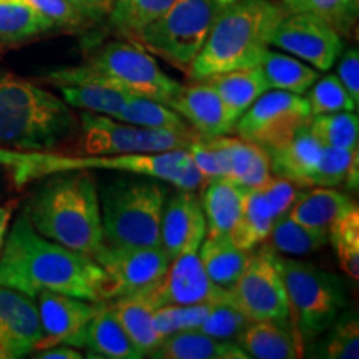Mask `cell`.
Wrapping results in <instances>:
<instances>
[{
  "label": "cell",
  "mask_w": 359,
  "mask_h": 359,
  "mask_svg": "<svg viewBox=\"0 0 359 359\" xmlns=\"http://www.w3.org/2000/svg\"><path fill=\"white\" fill-rule=\"evenodd\" d=\"M299 183L291 182L288 178H283V177H269L264 185L259 187V190L263 191L264 198L268 200L269 206H271L273 215H275V219L281 215L288 213L290 208L293 206L294 200L298 198L299 193Z\"/></svg>",
  "instance_id": "ee69618b"
},
{
  "label": "cell",
  "mask_w": 359,
  "mask_h": 359,
  "mask_svg": "<svg viewBox=\"0 0 359 359\" xmlns=\"http://www.w3.org/2000/svg\"><path fill=\"white\" fill-rule=\"evenodd\" d=\"M0 359H11V358H8V353L6 351V349H4L2 344H0Z\"/></svg>",
  "instance_id": "816d5d0a"
},
{
  "label": "cell",
  "mask_w": 359,
  "mask_h": 359,
  "mask_svg": "<svg viewBox=\"0 0 359 359\" xmlns=\"http://www.w3.org/2000/svg\"><path fill=\"white\" fill-rule=\"evenodd\" d=\"M173 0H115L109 13L110 24L118 34L137 42L148 25L154 24Z\"/></svg>",
  "instance_id": "836d02e7"
},
{
  "label": "cell",
  "mask_w": 359,
  "mask_h": 359,
  "mask_svg": "<svg viewBox=\"0 0 359 359\" xmlns=\"http://www.w3.org/2000/svg\"><path fill=\"white\" fill-rule=\"evenodd\" d=\"M327 241L333 245L341 269L351 276L353 280L359 278V210L356 205L341 215L331 224L327 231Z\"/></svg>",
  "instance_id": "f35d334b"
},
{
  "label": "cell",
  "mask_w": 359,
  "mask_h": 359,
  "mask_svg": "<svg viewBox=\"0 0 359 359\" xmlns=\"http://www.w3.org/2000/svg\"><path fill=\"white\" fill-rule=\"evenodd\" d=\"M133 296H140L154 309L168 304L190 306L201 303L230 302L228 290L219 288L206 275L198 251H188L175 257L156 285Z\"/></svg>",
  "instance_id": "9a60e30c"
},
{
  "label": "cell",
  "mask_w": 359,
  "mask_h": 359,
  "mask_svg": "<svg viewBox=\"0 0 359 359\" xmlns=\"http://www.w3.org/2000/svg\"><path fill=\"white\" fill-rule=\"evenodd\" d=\"M258 67L268 88L273 90H285L302 95L318 80V72L313 67L303 64L299 58L271 52L269 48L264 52Z\"/></svg>",
  "instance_id": "1f68e13d"
},
{
  "label": "cell",
  "mask_w": 359,
  "mask_h": 359,
  "mask_svg": "<svg viewBox=\"0 0 359 359\" xmlns=\"http://www.w3.org/2000/svg\"><path fill=\"white\" fill-rule=\"evenodd\" d=\"M233 0H173L137 43L182 70L190 69L218 17Z\"/></svg>",
  "instance_id": "ba28073f"
},
{
  "label": "cell",
  "mask_w": 359,
  "mask_h": 359,
  "mask_svg": "<svg viewBox=\"0 0 359 359\" xmlns=\"http://www.w3.org/2000/svg\"><path fill=\"white\" fill-rule=\"evenodd\" d=\"M245 188L226 178L208 180L203 183L201 208L206 219V236L228 235L241 213Z\"/></svg>",
  "instance_id": "d4e9b609"
},
{
  "label": "cell",
  "mask_w": 359,
  "mask_h": 359,
  "mask_svg": "<svg viewBox=\"0 0 359 359\" xmlns=\"http://www.w3.org/2000/svg\"><path fill=\"white\" fill-rule=\"evenodd\" d=\"M268 238L273 250L285 255H293V257L313 253L327 243L326 235H321V233H316L303 226V224L296 223L288 213L275 219Z\"/></svg>",
  "instance_id": "74e56055"
},
{
  "label": "cell",
  "mask_w": 359,
  "mask_h": 359,
  "mask_svg": "<svg viewBox=\"0 0 359 359\" xmlns=\"http://www.w3.org/2000/svg\"><path fill=\"white\" fill-rule=\"evenodd\" d=\"M205 82L212 85L222 98L224 110L233 123H236V120L269 90L258 65L212 75L205 79Z\"/></svg>",
  "instance_id": "cb8c5ba5"
},
{
  "label": "cell",
  "mask_w": 359,
  "mask_h": 359,
  "mask_svg": "<svg viewBox=\"0 0 359 359\" xmlns=\"http://www.w3.org/2000/svg\"><path fill=\"white\" fill-rule=\"evenodd\" d=\"M155 359H246V353L233 341H222L198 327L168 334L150 354Z\"/></svg>",
  "instance_id": "7402d4cb"
},
{
  "label": "cell",
  "mask_w": 359,
  "mask_h": 359,
  "mask_svg": "<svg viewBox=\"0 0 359 359\" xmlns=\"http://www.w3.org/2000/svg\"><path fill=\"white\" fill-rule=\"evenodd\" d=\"M42 331L37 304L20 291L0 286V344L8 358H24L37 346Z\"/></svg>",
  "instance_id": "ac0fdd59"
},
{
  "label": "cell",
  "mask_w": 359,
  "mask_h": 359,
  "mask_svg": "<svg viewBox=\"0 0 359 359\" xmlns=\"http://www.w3.org/2000/svg\"><path fill=\"white\" fill-rule=\"evenodd\" d=\"M167 105L203 138L228 135L235 130L222 98L205 80H196L188 87L182 85Z\"/></svg>",
  "instance_id": "d6986e66"
},
{
  "label": "cell",
  "mask_w": 359,
  "mask_h": 359,
  "mask_svg": "<svg viewBox=\"0 0 359 359\" xmlns=\"http://www.w3.org/2000/svg\"><path fill=\"white\" fill-rule=\"evenodd\" d=\"M311 87L306 97L311 116L336 114V111H353L358 109L348 90L336 75H326L321 80H316Z\"/></svg>",
  "instance_id": "60d3db41"
},
{
  "label": "cell",
  "mask_w": 359,
  "mask_h": 359,
  "mask_svg": "<svg viewBox=\"0 0 359 359\" xmlns=\"http://www.w3.org/2000/svg\"><path fill=\"white\" fill-rule=\"evenodd\" d=\"M43 82L62 85L95 83L167 103L182 87L168 77L150 52L137 42H109L82 65L57 69L43 75Z\"/></svg>",
  "instance_id": "8992f818"
},
{
  "label": "cell",
  "mask_w": 359,
  "mask_h": 359,
  "mask_svg": "<svg viewBox=\"0 0 359 359\" xmlns=\"http://www.w3.org/2000/svg\"><path fill=\"white\" fill-rule=\"evenodd\" d=\"M269 45L326 72L338 60L343 40L333 27L314 13L291 12L278 22Z\"/></svg>",
  "instance_id": "5bb4252c"
},
{
  "label": "cell",
  "mask_w": 359,
  "mask_h": 359,
  "mask_svg": "<svg viewBox=\"0 0 359 359\" xmlns=\"http://www.w3.org/2000/svg\"><path fill=\"white\" fill-rule=\"evenodd\" d=\"M321 147L308 125H304L286 143L268 148L269 167L276 177L288 178L299 185H309V178L320 160Z\"/></svg>",
  "instance_id": "44dd1931"
},
{
  "label": "cell",
  "mask_w": 359,
  "mask_h": 359,
  "mask_svg": "<svg viewBox=\"0 0 359 359\" xmlns=\"http://www.w3.org/2000/svg\"><path fill=\"white\" fill-rule=\"evenodd\" d=\"M205 140L218 156L223 178L230 180L245 190L259 188L271 177L268 151L257 143L231 138L226 135L205 138Z\"/></svg>",
  "instance_id": "ffe728a7"
},
{
  "label": "cell",
  "mask_w": 359,
  "mask_h": 359,
  "mask_svg": "<svg viewBox=\"0 0 359 359\" xmlns=\"http://www.w3.org/2000/svg\"><path fill=\"white\" fill-rule=\"evenodd\" d=\"M358 318H341L331 325V333L321 349L323 358L330 359H358L359 358V327Z\"/></svg>",
  "instance_id": "7bdbcfd3"
},
{
  "label": "cell",
  "mask_w": 359,
  "mask_h": 359,
  "mask_svg": "<svg viewBox=\"0 0 359 359\" xmlns=\"http://www.w3.org/2000/svg\"><path fill=\"white\" fill-rule=\"evenodd\" d=\"M110 308L142 356H150L160 346L163 338L156 331L155 309L145 299L140 296H125L116 298Z\"/></svg>",
  "instance_id": "f1b7e54d"
},
{
  "label": "cell",
  "mask_w": 359,
  "mask_h": 359,
  "mask_svg": "<svg viewBox=\"0 0 359 359\" xmlns=\"http://www.w3.org/2000/svg\"><path fill=\"white\" fill-rule=\"evenodd\" d=\"M60 90L62 98L67 105L74 109L92 111V114L115 116L120 109L132 97V93L123 92L103 85L85 83V85H62L57 87Z\"/></svg>",
  "instance_id": "8d00e7d4"
},
{
  "label": "cell",
  "mask_w": 359,
  "mask_h": 359,
  "mask_svg": "<svg viewBox=\"0 0 359 359\" xmlns=\"http://www.w3.org/2000/svg\"><path fill=\"white\" fill-rule=\"evenodd\" d=\"M353 206L354 203L346 193L327 187H318L299 193L288 215L296 223L327 236L331 224Z\"/></svg>",
  "instance_id": "603a6c76"
},
{
  "label": "cell",
  "mask_w": 359,
  "mask_h": 359,
  "mask_svg": "<svg viewBox=\"0 0 359 359\" xmlns=\"http://www.w3.org/2000/svg\"><path fill=\"white\" fill-rule=\"evenodd\" d=\"M358 170V150L321 147L320 160L309 178V185L327 188L348 185L356 190Z\"/></svg>",
  "instance_id": "d590c367"
},
{
  "label": "cell",
  "mask_w": 359,
  "mask_h": 359,
  "mask_svg": "<svg viewBox=\"0 0 359 359\" xmlns=\"http://www.w3.org/2000/svg\"><path fill=\"white\" fill-rule=\"evenodd\" d=\"M250 251L240 250L228 235L206 236L198 248L200 262L215 285L230 290L250 259Z\"/></svg>",
  "instance_id": "83f0119b"
},
{
  "label": "cell",
  "mask_w": 359,
  "mask_h": 359,
  "mask_svg": "<svg viewBox=\"0 0 359 359\" xmlns=\"http://www.w3.org/2000/svg\"><path fill=\"white\" fill-rule=\"evenodd\" d=\"M0 165L11 173L17 187L48 175L75 172V170H109V172L145 175L172 183L180 190L195 191L203 187L205 178L193 163L187 150H170L161 154H57L47 151H20L0 148Z\"/></svg>",
  "instance_id": "3957f363"
},
{
  "label": "cell",
  "mask_w": 359,
  "mask_h": 359,
  "mask_svg": "<svg viewBox=\"0 0 359 359\" xmlns=\"http://www.w3.org/2000/svg\"><path fill=\"white\" fill-rule=\"evenodd\" d=\"M107 273L95 259L40 235L25 213L8 228L0 253V286L35 298L53 291L103 302Z\"/></svg>",
  "instance_id": "6da1fadb"
},
{
  "label": "cell",
  "mask_w": 359,
  "mask_h": 359,
  "mask_svg": "<svg viewBox=\"0 0 359 359\" xmlns=\"http://www.w3.org/2000/svg\"><path fill=\"white\" fill-rule=\"evenodd\" d=\"M228 293L230 302L250 321H290L280 257L271 246H263L257 253L250 255L245 269Z\"/></svg>",
  "instance_id": "8fae6325"
},
{
  "label": "cell",
  "mask_w": 359,
  "mask_h": 359,
  "mask_svg": "<svg viewBox=\"0 0 359 359\" xmlns=\"http://www.w3.org/2000/svg\"><path fill=\"white\" fill-rule=\"evenodd\" d=\"M273 223H275V215L268 200L264 198L259 188H253L245 191L240 218L228 236L240 250L251 251L266 240Z\"/></svg>",
  "instance_id": "4dcf8cb0"
},
{
  "label": "cell",
  "mask_w": 359,
  "mask_h": 359,
  "mask_svg": "<svg viewBox=\"0 0 359 359\" xmlns=\"http://www.w3.org/2000/svg\"><path fill=\"white\" fill-rule=\"evenodd\" d=\"M55 29L24 0H0V53Z\"/></svg>",
  "instance_id": "f546056e"
},
{
  "label": "cell",
  "mask_w": 359,
  "mask_h": 359,
  "mask_svg": "<svg viewBox=\"0 0 359 359\" xmlns=\"http://www.w3.org/2000/svg\"><path fill=\"white\" fill-rule=\"evenodd\" d=\"M95 262L107 273L103 302L142 293L156 285L168 269L172 258L161 246L143 248H103Z\"/></svg>",
  "instance_id": "4fadbf2b"
},
{
  "label": "cell",
  "mask_w": 359,
  "mask_h": 359,
  "mask_svg": "<svg viewBox=\"0 0 359 359\" xmlns=\"http://www.w3.org/2000/svg\"><path fill=\"white\" fill-rule=\"evenodd\" d=\"M82 128V154L123 155L161 154L170 150H188L200 137L195 132H172L132 125L114 116L83 111L79 116Z\"/></svg>",
  "instance_id": "30bf717a"
},
{
  "label": "cell",
  "mask_w": 359,
  "mask_h": 359,
  "mask_svg": "<svg viewBox=\"0 0 359 359\" xmlns=\"http://www.w3.org/2000/svg\"><path fill=\"white\" fill-rule=\"evenodd\" d=\"M236 343L248 358L293 359L299 356L296 334L288 323L250 321L236 338Z\"/></svg>",
  "instance_id": "484cf974"
},
{
  "label": "cell",
  "mask_w": 359,
  "mask_h": 359,
  "mask_svg": "<svg viewBox=\"0 0 359 359\" xmlns=\"http://www.w3.org/2000/svg\"><path fill=\"white\" fill-rule=\"evenodd\" d=\"M294 333L311 341L327 331L346 306L344 285L338 276L298 259L280 258Z\"/></svg>",
  "instance_id": "9c48e42d"
},
{
  "label": "cell",
  "mask_w": 359,
  "mask_h": 359,
  "mask_svg": "<svg viewBox=\"0 0 359 359\" xmlns=\"http://www.w3.org/2000/svg\"><path fill=\"white\" fill-rule=\"evenodd\" d=\"M341 83L348 90L351 95L353 102L359 105V53L358 48H349V50L341 57V62L338 65V75Z\"/></svg>",
  "instance_id": "7dc6e473"
},
{
  "label": "cell",
  "mask_w": 359,
  "mask_h": 359,
  "mask_svg": "<svg viewBox=\"0 0 359 359\" xmlns=\"http://www.w3.org/2000/svg\"><path fill=\"white\" fill-rule=\"evenodd\" d=\"M206 238V219L193 191L180 190L167 196L160 223V246L170 258L198 251Z\"/></svg>",
  "instance_id": "e0dca14e"
},
{
  "label": "cell",
  "mask_w": 359,
  "mask_h": 359,
  "mask_svg": "<svg viewBox=\"0 0 359 359\" xmlns=\"http://www.w3.org/2000/svg\"><path fill=\"white\" fill-rule=\"evenodd\" d=\"M278 6L285 13H314L333 27L341 37H351L359 13V0H280Z\"/></svg>",
  "instance_id": "e575fe53"
},
{
  "label": "cell",
  "mask_w": 359,
  "mask_h": 359,
  "mask_svg": "<svg viewBox=\"0 0 359 359\" xmlns=\"http://www.w3.org/2000/svg\"><path fill=\"white\" fill-rule=\"evenodd\" d=\"M118 177L98 190L103 243L109 248L160 245V223L167 190L154 177Z\"/></svg>",
  "instance_id": "52a82bcc"
},
{
  "label": "cell",
  "mask_w": 359,
  "mask_h": 359,
  "mask_svg": "<svg viewBox=\"0 0 359 359\" xmlns=\"http://www.w3.org/2000/svg\"><path fill=\"white\" fill-rule=\"evenodd\" d=\"M17 208V201H7V203L0 205V253H2L4 241H6L8 226H11V219L13 217V212Z\"/></svg>",
  "instance_id": "f907efd6"
},
{
  "label": "cell",
  "mask_w": 359,
  "mask_h": 359,
  "mask_svg": "<svg viewBox=\"0 0 359 359\" xmlns=\"http://www.w3.org/2000/svg\"><path fill=\"white\" fill-rule=\"evenodd\" d=\"M34 302L37 304L40 331H42L34 351L55 344L85 348L87 327L102 302L93 303L53 291H40Z\"/></svg>",
  "instance_id": "2e32d148"
},
{
  "label": "cell",
  "mask_w": 359,
  "mask_h": 359,
  "mask_svg": "<svg viewBox=\"0 0 359 359\" xmlns=\"http://www.w3.org/2000/svg\"><path fill=\"white\" fill-rule=\"evenodd\" d=\"M24 213L40 235L65 248L95 258L105 246L98 187L90 170L45 177Z\"/></svg>",
  "instance_id": "7a4b0ae2"
},
{
  "label": "cell",
  "mask_w": 359,
  "mask_h": 359,
  "mask_svg": "<svg viewBox=\"0 0 359 359\" xmlns=\"http://www.w3.org/2000/svg\"><path fill=\"white\" fill-rule=\"evenodd\" d=\"M77 127L64 98L15 75H0V148L53 150Z\"/></svg>",
  "instance_id": "5b68a950"
},
{
  "label": "cell",
  "mask_w": 359,
  "mask_h": 359,
  "mask_svg": "<svg viewBox=\"0 0 359 359\" xmlns=\"http://www.w3.org/2000/svg\"><path fill=\"white\" fill-rule=\"evenodd\" d=\"M85 348L88 356L107 359H138L143 358L135 348L132 339L125 333L116 316L111 311L110 304L102 302L100 308L92 318L85 336Z\"/></svg>",
  "instance_id": "4316f807"
},
{
  "label": "cell",
  "mask_w": 359,
  "mask_h": 359,
  "mask_svg": "<svg viewBox=\"0 0 359 359\" xmlns=\"http://www.w3.org/2000/svg\"><path fill=\"white\" fill-rule=\"evenodd\" d=\"M285 12L273 0H233L191 62L188 75L205 80L223 72L257 67Z\"/></svg>",
  "instance_id": "277c9868"
},
{
  "label": "cell",
  "mask_w": 359,
  "mask_h": 359,
  "mask_svg": "<svg viewBox=\"0 0 359 359\" xmlns=\"http://www.w3.org/2000/svg\"><path fill=\"white\" fill-rule=\"evenodd\" d=\"M187 151L191 156L195 167L198 168L201 177L205 178V182L215 178H223L218 156L215 154L213 148L206 143L203 137H198L195 142H191V145L188 147Z\"/></svg>",
  "instance_id": "bcb514c9"
},
{
  "label": "cell",
  "mask_w": 359,
  "mask_h": 359,
  "mask_svg": "<svg viewBox=\"0 0 359 359\" xmlns=\"http://www.w3.org/2000/svg\"><path fill=\"white\" fill-rule=\"evenodd\" d=\"M34 358L39 359H82L83 354L79 353L77 349L70 348L69 344H55V346L37 349V351H32Z\"/></svg>",
  "instance_id": "681fc988"
},
{
  "label": "cell",
  "mask_w": 359,
  "mask_h": 359,
  "mask_svg": "<svg viewBox=\"0 0 359 359\" xmlns=\"http://www.w3.org/2000/svg\"><path fill=\"white\" fill-rule=\"evenodd\" d=\"M24 2L60 29H77L87 22L72 7L69 0H24Z\"/></svg>",
  "instance_id": "f6af8a7d"
},
{
  "label": "cell",
  "mask_w": 359,
  "mask_h": 359,
  "mask_svg": "<svg viewBox=\"0 0 359 359\" xmlns=\"http://www.w3.org/2000/svg\"><path fill=\"white\" fill-rule=\"evenodd\" d=\"M114 118L145 128L195 132L173 109H170L165 103L151 100V98L147 97L132 95Z\"/></svg>",
  "instance_id": "d6a6232c"
},
{
  "label": "cell",
  "mask_w": 359,
  "mask_h": 359,
  "mask_svg": "<svg viewBox=\"0 0 359 359\" xmlns=\"http://www.w3.org/2000/svg\"><path fill=\"white\" fill-rule=\"evenodd\" d=\"M69 2L88 22L109 15L115 0H69Z\"/></svg>",
  "instance_id": "c3c4849f"
},
{
  "label": "cell",
  "mask_w": 359,
  "mask_h": 359,
  "mask_svg": "<svg viewBox=\"0 0 359 359\" xmlns=\"http://www.w3.org/2000/svg\"><path fill=\"white\" fill-rule=\"evenodd\" d=\"M309 118L311 111L306 98L285 90H266L236 120L235 130L241 140L268 150L288 142L299 128L308 125Z\"/></svg>",
  "instance_id": "7c38bea8"
},
{
  "label": "cell",
  "mask_w": 359,
  "mask_h": 359,
  "mask_svg": "<svg viewBox=\"0 0 359 359\" xmlns=\"http://www.w3.org/2000/svg\"><path fill=\"white\" fill-rule=\"evenodd\" d=\"M250 320L231 302L210 303L203 323L198 330L222 341H233L240 336Z\"/></svg>",
  "instance_id": "b9f144b4"
},
{
  "label": "cell",
  "mask_w": 359,
  "mask_h": 359,
  "mask_svg": "<svg viewBox=\"0 0 359 359\" xmlns=\"http://www.w3.org/2000/svg\"><path fill=\"white\" fill-rule=\"evenodd\" d=\"M308 128L323 147L358 150L359 122L353 111L314 115L309 118Z\"/></svg>",
  "instance_id": "ab89813d"
}]
</instances>
